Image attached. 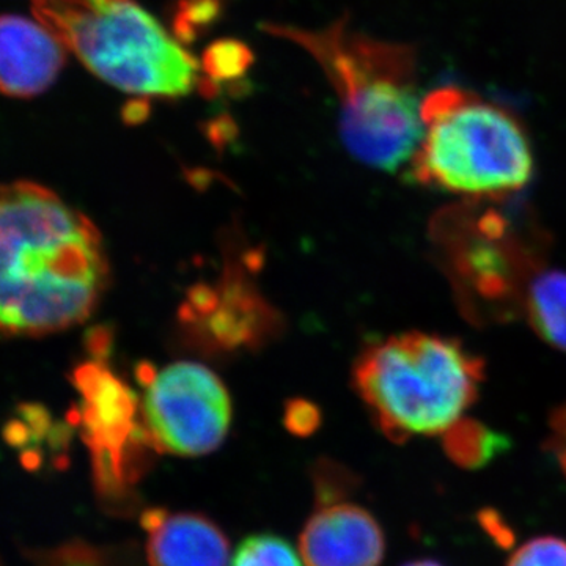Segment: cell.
Here are the masks:
<instances>
[{
    "instance_id": "1",
    "label": "cell",
    "mask_w": 566,
    "mask_h": 566,
    "mask_svg": "<svg viewBox=\"0 0 566 566\" xmlns=\"http://www.w3.org/2000/svg\"><path fill=\"white\" fill-rule=\"evenodd\" d=\"M107 281L102 234L39 182L3 186L0 200V324L41 337L85 322Z\"/></svg>"
},
{
    "instance_id": "2",
    "label": "cell",
    "mask_w": 566,
    "mask_h": 566,
    "mask_svg": "<svg viewBox=\"0 0 566 566\" xmlns=\"http://www.w3.org/2000/svg\"><path fill=\"white\" fill-rule=\"evenodd\" d=\"M260 31L289 40L314 57L340 103V136L357 161L382 172L411 164L423 136L416 51L374 39L338 18L323 29L263 22Z\"/></svg>"
},
{
    "instance_id": "11",
    "label": "cell",
    "mask_w": 566,
    "mask_h": 566,
    "mask_svg": "<svg viewBox=\"0 0 566 566\" xmlns=\"http://www.w3.org/2000/svg\"><path fill=\"white\" fill-rule=\"evenodd\" d=\"M528 322L536 334L566 352V273L546 271L532 282L527 300Z\"/></svg>"
},
{
    "instance_id": "18",
    "label": "cell",
    "mask_w": 566,
    "mask_h": 566,
    "mask_svg": "<svg viewBox=\"0 0 566 566\" xmlns=\"http://www.w3.org/2000/svg\"><path fill=\"white\" fill-rule=\"evenodd\" d=\"M401 566H442L439 562L431 560V558H420V560L408 562Z\"/></svg>"
},
{
    "instance_id": "6",
    "label": "cell",
    "mask_w": 566,
    "mask_h": 566,
    "mask_svg": "<svg viewBox=\"0 0 566 566\" xmlns=\"http://www.w3.org/2000/svg\"><path fill=\"white\" fill-rule=\"evenodd\" d=\"M140 415L145 438L156 450L202 457L214 452L229 433L232 401L210 368L177 363L145 379Z\"/></svg>"
},
{
    "instance_id": "15",
    "label": "cell",
    "mask_w": 566,
    "mask_h": 566,
    "mask_svg": "<svg viewBox=\"0 0 566 566\" xmlns=\"http://www.w3.org/2000/svg\"><path fill=\"white\" fill-rule=\"evenodd\" d=\"M226 0H180L174 17V31L178 40L189 43L211 28L221 17Z\"/></svg>"
},
{
    "instance_id": "7",
    "label": "cell",
    "mask_w": 566,
    "mask_h": 566,
    "mask_svg": "<svg viewBox=\"0 0 566 566\" xmlns=\"http://www.w3.org/2000/svg\"><path fill=\"white\" fill-rule=\"evenodd\" d=\"M85 398L84 424L95 455L103 488H122L128 482V447L134 433V403L109 374L87 368L80 376Z\"/></svg>"
},
{
    "instance_id": "16",
    "label": "cell",
    "mask_w": 566,
    "mask_h": 566,
    "mask_svg": "<svg viewBox=\"0 0 566 566\" xmlns=\"http://www.w3.org/2000/svg\"><path fill=\"white\" fill-rule=\"evenodd\" d=\"M506 566H566V539L536 536L517 547Z\"/></svg>"
},
{
    "instance_id": "14",
    "label": "cell",
    "mask_w": 566,
    "mask_h": 566,
    "mask_svg": "<svg viewBox=\"0 0 566 566\" xmlns=\"http://www.w3.org/2000/svg\"><path fill=\"white\" fill-rule=\"evenodd\" d=\"M252 51L238 40H219L203 52L202 71L207 80L219 82L240 77L252 65Z\"/></svg>"
},
{
    "instance_id": "13",
    "label": "cell",
    "mask_w": 566,
    "mask_h": 566,
    "mask_svg": "<svg viewBox=\"0 0 566 566\" xmlns=\"http://www.w3.org/2000/svg\"><path fill=\"white\" fill-rule=\"evenodd\" d=\"M447 441V452L465 468H476L486 464L494 453L501 452L502 439L479 424H471L468 428L453 427Z\"/></svg>"
},
{
    "instance_id": "3",
    "label": "cell",
    "mask_w": 566,
    "mask_h": 566,
    "mask_svg": "<svg viewBox=\"0 0 566 566\" xmlns=\"http://www.w3.org/2000/svg\"><path fill=\"white\" fill-rule=\"evenodd\" d=\"M483 363L442 335L406 333L370 346L354 386L392 441L446 434L474 405Z\"/></svg>"
},
{
    "instance_id": "12",
    "label": "cell",
    "mask_w": 566,
    "mask_h": 566,
    "mask_svg": "<svg viewBox=\"0 0 566 566\" xmlns=\"http://www.w3.org/2000/svg\"><path fill=\"white\" fill-rule=\"evenodd\" d=\"M230 566H305L296 549L282 536L255 534L238 546Z\"/></svg>"
},
{
    "instance_id": "10",
    "label": "cell",
    "mask_w": 566,
    "mask_h": 566,
    "mask_svg": "<svg viewBox=\"0 0 566 566\" xmlns=\"http://www.w3.org/2000/svg\"><path fill=\"white\" fill-rule=\"evenodd\" d=\"M142 524L150 566H229V539L208 517L148 510Z\"/></svg>"
},
{
    "instance_id": "5",
    "label": "cell",
    "mask_w": 566,
    "mask_h": 566,
    "mask_svg": "<svg viewBox=\"0 0 566 566\" xmlns=\"http://www.w3.org/2000/svg\"><path fill=\"white\" fill-rule=\"evenodd\" d=\"M66 50L123 92L180 98L199 85V62L136 0H32Z\"/></svg>"
},
{
    "instance_id": "4",
    "label": "cell",
    "mask_w": 566,
    "mask_h": 566,
    "mask_svg": "<svg viewBox=\"0 0 566 566\" xmlns=\"http://www.w3.org/2000/svg\"><path fill=\"white\" fill-rule=\"evenodd\" d=\"M423 136L411 161L417 182L465 197L520 191L534 175L523 125L501 104L460 87L422 99Z\"/></svg>"
},
{
    "instance_id": "9",
    "label": "cell",
    "mask_w": 566,
    "mask_h": 566,
    "mask_svg": "<svg viewBox=\"0 0 566 566\" xmlns=\"http://www.w3.org/2000/svg\"><path fill=\"white\" fill-rule=\"evenodd\" d=\"M66 48L44 25L3 14L0 21V84L10 98H33L54 84Z\"/></svg>"
},
{
    "instance_id": "8",
    "label": "cell",
    "mask_w": 566,
    "mask_h": 566,
    "mask_svg": "<svg viewBox=\"0 0 566 566\" xmlns=\"http://www.w3.org/2000/svg\"><path fill=\"white\" fill-rule=\"evenodd\" d=\"M305 566H379L386 536L368 510L354 504L323 506L300 538Z\"/></svg>"
},
{
    "instance_id": "17",
    "label": "cell",
    "mask_w": 566,
    "mask_h": 566,
    "mask_svg": "<svg viewBox=\"0 0 566 566\" xmlns=\"http://www.w3.org/2000/svg\"><path fill=\"white\" fill-rule=\"evenodd\" d=\"M148 111H150V106L145 103V99L129 103L128 106L125 107L126 122H140L142 118L147 117Z\"/></svg>"
}]
</instances>
